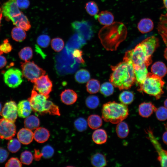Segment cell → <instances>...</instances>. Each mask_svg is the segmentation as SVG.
<instances>
[{
    "label": "cell",
    "mask_w": 167,
    "mask_h": 167,
    "mask_svg": "<svg viewBox=\"0 0 167 167\" xmlns=\"http://www.w3.org/2000/svg\"><path fill=\"white\" fill-rule=\"evenodd\" d=\"M127 33L126 28L123 23L114 22L101 28L99 32L98 36L106 49L113 50L125 39Z\"/></svg>",
    "instance_id": "1"
},
{
    "label": "cell",
    "mask_w": 167,
    "mask_h": 167,
    "mask_svg": "<svg viewBox=\"0 0 167 167\" xmlns=\"http://www.w3.org/2000/svg\"><path fill=\"white\" fill-rule=\"evenodd\" d=\"M112 72L109 81L120 90L128 89L135 81L134 69L131 62L123 61L116 65L111 66Z\"/></svg>",
    "instance_id": "2"
},
{
    "label": "cell",
    "mask_w": 167,
    "mask_h": 167,
    "mask_svg": "<svg viewBox=\"0 0 167 167\" xmlns=\"http://www.w3.org/2000/svg\"><path fill=\"white\" fill-rule=\"evenodd\" d=\"M17 0H9L2 6V14L8 21L11 20L17 27L27 31L31 28L28 18L19 10Z\"/></svg>",
    "instance_id": "3"
},
{
    "label": "cell",
    "mask_w": 167,
    "mask_h": 167,
    "mask_svg": "<svg viewBox=\"0 0 167 167\" xmlns=\"http://www.w3.org/2000/svg\"><path fill=\"white\" fill-rule=\"evenodd\" d=\"M102 117L106 122L116 124L122 122L129 115L127 106L115 101L107 102L103 105Z\"/></svg>",
    "instance_id": "4"
},
{
    "label": "cell",
    "mask_w": 167,
    "mask_h": 167,
    "mask_svg": "<svg viewBox=\"0 0 167 167\" xmlns=\"http://www.w3.org/2000/svg\"><path fill=\"white\" fill-rule=\"evenodd\" d=\"M49 97L41 94L32 90L31 96L28 99L32 110L40 114L49 113L51 115H60L58 106L48 100Z\"/></svg>",
    "instance_id": "5"
},
{
    "label": "cell",
    "mask_w": 167,
    "mask_h": 167,
    "mask_svg": "<svg viewBox=\"0 0 167 167\" xmlns=\"http://www.w3.org/2000/svg\"><path fill=\"white\" fill-rule=\"evenodd\" d=\"M152 56L141 42L134 49L126 53L123 61L131 62L134 70H136L144 66L148 67L152 62Z\"/></svg>",
    "instance_id": "6"
},
{
    "label": "cell",
    "mask_w": 167,
    "mask_h": 167,
    "mask_svg": "<svg viewBox=\"0 0 167 167\" xmlns=\"http://www.w3.org/2000/svg\"><path fill=\"white\" fill-rule=\"evenodd\" d=\"M165 83L162 78L149 72L144 82L140 85L138 91L154 96L158 100L164 93L163 88Z\"/></svg>",
    "instance_id": "7"
},
{
    "label": "cell",
    "mask_w": 167,
    "mask_h": 167,
    "mask_svg": "<svg viewBox=\"0 0 167 167\" xmlns=\"http://www.w3.org/2000/svg\"><path fill=\"white\" fill-rule=\"evenodd\" d=\"M21 67L23 76L33 83L36 79L44 75L46 73L33 62L28 61L21 62Z\"/></svg>",
    "instance_id": "8"
},
{
    "label": "cell",
    "mask_w": 167,
    "mask_h": 167,
    "mask_svg": "<svg viewBox=\"0 0 167 167\" xmlns=\"http://www.w3.org/2000/svg\"><path fill=\"white\" fill-rule=\"evenodd\" d=\"M22 72L18 68H11L5 73L4 79L5 84L9 87H17L23 81Z\"/></svg>",
    "instance_id": "9"
},
{
    "label": "cell",
    "mask_w": 167,
    "mask_h": 167,
    "mask_svg": "<svg viewBox=\"0 0 167 167\" xmlns=\"http://www.w3.org/2000/svg\"><path fill=\"white\" fill-rule=\"evenodd\" d=\"M147 138L151 142L158 154L157 160L162 167H167V151L164 149L150 128L145 131Z\"/></svg>",
    "instance_id": "10"
},
{
    "label": "cell",
    "mask_w": 167,
    "mask_h": 167,
    "mask_svg": "<svg viewBox=\"0 0 167 167\" xmlns=\"http://www.w3.org/2000/svg\"><path fill=\"white\" fill-rule=\"evenodd\" d=\"M71 27L74 31L85 39L90 40L93 36L92 25L87 21H75L72 23Z\"/></svg>",
    "instance_id": "11"
},
{
    "label": "cell",
    "mask_w": 167,
    "mask_h": 167,
    "mask_svg": "<svg viewBox=\"0 0 167 167\" xmlns=\"http://www.w3.org/2000/svg\"><path fill=\"white\" fill-rule=\"evenodd\" d=\"M33 83V90L45 96L49 97V94L52 91L53 84L47 75L41 76L36 79Z\"/></svg>",
    "instance_id": "12"
},
{
    "label": "cell",
    "mask_w": 167,
    "mask_h": 167,
    "mask_svg": "<svg viewBox=\"0 0 167 167\" xmlns=\"http://www.w3.org/2000/svg\"><path fill=\"white\" fill-rule=\"evenodd\" d=\"M16 126L14 122L2 118L0 119V138L10 140L15 135Z\"/></svg>",
    "instance_id": "13"
},
{
    "label": "cell",
    "mask_w": 167,
    "mask_h": 167,
    "mask_svg": "<svg viewBox=\"0 0 167 167\" xmlns=\"http://www.w3.org/2000/svg\"><path fill=\"white\" fill-rule=\"evenodd\" d=\"M3 118L15 122L18 116L17 106L13 101L6 102L0 112Z\"/></svg>",
    "instance_id": "14"
},
{
    "label": "cell",
    "mask_w": 167,
    "mask_h": 167,
    "mask_svg": "<svg viewBox=\"0 0 167 167\" xmlns=\"http://www.w3.org/2000/svg\"><path fill=\"white\" fill-rule=\"evenodd\" d=\"M157 31L167 46V13L160 15L157 27Z\"/></svg>",
    "instance_id": "15"
},
{
    "label": "cell",
    "mask_w": 167,
    "mask_h": 167,
    "mask_svg": "<svg viewBox=\"0 0 167 167\" xmlns=\"http://www.w3.org/2000/svg\"><path fill=\"white\" fill-rule=\"evenodd\" d=\"M17 113L19 117L25 118L31 114L32 109L29 102L28 100L20 101L17 106Z\"/></svg>",
    "instance_id": "16"
},
{
    "label": "cell",
    "mask_w": 167,
    "mask_h": 167,
    "mask_svg": "<svg viewBox=\"0 0 167 167\" xmlns=\"http://www.w3.org/2000/svg\"><path fill=\"white\" fill-rule=\"evenodd\" d=\"M141 42L144 45L149 54L151 56L160 45L158 38L153 36L148 37Z\"/></svg>",
    "instance_id": "17"
},
{
    "label": "cell",
    "mask_w": 167,
    "mask_h": 167,
    "mask_svg": "<svg viewBox=\"0 0 167 167\" xmlns=\"http://www.w3.org/2000/svg\"><path fill=\"white\" fill-rule=\"evenodd\" d=\"M17 138L21 143L23 144L28 145L32 141L33 133L32 131L27 128H22L18 131Z\"/></svg>",
    "instance_id": "18"
},
{
    "label": "cell",
    "mask_w": 167,
    "mask_h": 167,
    "mask_svg": "<svg viewBox=\"0 0 167 167\" xmlns=\"http://www.w3.org/2000/svg\"><path fill=\"white\" fill-rule=\"evenodd\" d=\"M62 102L67 105L74 103L77 101L78 96L73 90L66 89L62 91L60 95Z\"/></svg>",
    "instance_id": "19"
},
{
    "label": "cell",
    "mask_w": 167,
    "mask_h": 167,
    "mask_svg": "<svg viewBox=\"0 0 167 167\" xmlns=\"http://www.w3.org/2000/svg\"><path fill=\"white\" fill-rule=\"evenodd\" d=\"M157 108L151 102H144L140 104L139 106V113L140 116L143 118H148L155 112Z\"/></svg>",
    "instance_id": "20"
},
{
    "label": "cell",
    "mask_w": 167,
    "mask_h": 167,
    "mask_svg": "<svg viewBox=\"0 0 167 167\" xmlns=\"http://www.w3.org/2000/svg\"><path fill=\"white\" fill-rule=\"evenodd\" d=\"M99 23L104 26L109 25L113 22L114 17L113 14L107 11H102L95 16Z\"/></svg>",
    "instance_id": "21"
},
{
    "label": "cell",
    "mask_w": 167,
    "mask_h": 167,
    "mask_svg": "<svg viewBox=\"0 0 167 167\" xmlns=\"http://www.w3.org/2000/svg\"><path fill=\"white\" fill-rule=\"evenodd\" d=\"M49 131L43 127H38L35 129L33 133V137L37 142L42 143L46 141L49 138Z\"/></svg>",
    "instance_id": "22"
},
{
    "label": "cell",
    "mask_w": 167,
    "mask_h": 167,
    "mask_svg": "<svg viewBox=\"0 0 167 167\" xmlns=\"http://www.w3.org/2000/svg\"><path fill=\"white\" fill-rule=\"evenodd\" d=\"M152 73L162 78L167 73V67L165 64L161 61L155 62L151 67Z\"/></svg>",
    "instance_id": "23"
},
{
    "label": "cell",
    "mask_w": 167,
    "mask_h": 167,
    "mask_svg": "<svg viewBox=\"0 0 167 167\" xmlns=\"http://www.w3.org/2000/svg\"><path fill=\"white\" fill-rule=\"evenodd\" d=\"M154 23L152 19L148 18L141 19L138 23L137 28L142 33H145L151 31L154 28Z\"/></svg>",
    "instance_id": "24"
},
{
    "label": "cell",
    "mask_w": 167,
    "mask_h": 167,
    "mask_svg": "<svg viewBox=\"0 0 167 167\" xmlns=\"http://www.w3.org/2000/svg\"><path fill=\"white\" fill-rule=\"evenodd\" d=\"M92 139L93 142L97 144H101L105 143L107 139V135L105 131L102 129L95 131L92 135Z\"/></svg>",
    "instance_id": "25"
},
{
    "label": "cell",
    "mask_w": 167,
    "mask_h": 167,
    "mask_svg": "<svg viewBox=\"0 0 167 167\" xmlns=\"http://www.w3.org/2000/svg\"><path fill=\"white\" fill-rule=\"evenodd\" d=\"M91 162L92 165L95 167L105 166L107 163L105 156L100 153H96L92 156Z\"/></svg>",
    "instance_id": "26"
},
{
    "label": "cell",
    "mask_w": 167,
    "mask_h": 167,
    "mask_svg": "<svg viewBox=\"0 0 167 167\" xmlns=\"http://www.w3.org/2000/svg\"><path fill=\"white\" fill-rule=\"evenodd\" d=\"M24 126L31 130L36 129L39 127L40 124L39 119L34 115H29L24 121Z\"/></svg>",
    "instance_id": "27"
},
{
    "label": "cell",
    "mask_w": 167,
    "mask_h": 167,
    "mask_svg": "<svg viewBox=\"0 0 167 167\" xmlns=\"http://www.w3.org/2000/svg\"><path fill=\"white\" fill-rule=\"evenodd\" d=\"M87 123L90 128L95 130L98 129L102 126V120L99 116L92 114L88 117Z\"/></svg>",
    "instance_id": "28"
},
{
    "label": "cell",
    "mask_w": 167,
    "mask_h": 167,
    "mask_svg": "<svg viewBox=\"0 0 167 167\" xmlns=\"http://www.w3.org/2000/svg\"><path fill=\"white\" fill-rule=\"evenodd\" d=\"M11 33L12 39L16 41L22 42L26 38V34L25 30L17 26L12 29Z\"/></svg>",
    "instance_id": "29"
},
{
    "label": "cell",
    "mask_w": 167,
    "mask_h": 167,
    "mask_svg": "<svg viewBox=\"0 0 167 167\" xmlns=\"http://www.w3.org/2000/svg\"><path fill=\"white\" fill-rule=\"evenodd\" d=\"M148 67L144 66L134 70L135 81L140 85L144 82L148 74Z\"/></svg>",
    "instance_id": "30"
},
{
    "label": "cell",
    "mask_w": 167,
    "mask_h": 167,
    "mask_svg": "<svg viewBox=\"0 0 167 167\" xmlns=\"http://www.w3.org/2000/svg\"><path fill=\"white\" fill-rule=\"evenodd\" d=\"M116 132L118 136L122 139L126 137L129 133V129L127 124L125 122H121L116 127Z\"/></svg>",
    "instance_id": "31"
},
{
    "label": "cell",
    "mask_w": 167,
    "mask_h": 167,
    "mask_svg": "<svg viewBox=\"0 0 167 167\" xmlns=\"http://www.w3.org/2000/svg\"><path fill=\"white\" fill-rule=\"evenodd\" d=\"M90 78L89 72L86 70L81 69L78 71L75 75V79L78 82L84 83L88 82Z\"/></svg>",
    "instance_id": "32"
},
{
    "label": "cell",
    "mask_w": 167,
    "mask_h": 167,
    "mask_svg": "<svg viewBox=\"0 0 167 167\" xmlns=\"http://www.w3.org/2000/svg\"><path fill=\"white\" fill-rule=\"evenodd\" d=\"M87 92L90 94H94L97 92L100 89V82L97 80L92 79L88 81L86 84Z\"/></svg>",
    "instance_id": "33"
},
{
    "label": "cell",
    "mask_w": 167,
    "mask_h": 167,
    "mask_svg": "<svg viewBox=\"0 0 167 167\" xmlns=\"http://www.w3.org/2000/svg\"><path fill=\"white\" fill-rule=\"evenodd\" d=\"M134 95L131 91H125L120 94L119 99L122 104L127 105L131 104L133 101Z\"/></svg>",
    "instance_id": "34"
},
{
    "label": "cell",
    "mask_w": 167,
    "mask_h": 167,
    "mask_svg": "<svg viewBox=\"0 0 167 167\" xmlns=\"http://www.w3.org/2000/svg\"><path fill=\"white\" fill-rule=\"evenodd\" d=\"M19 58L22 60L28 61L31 59L33 56L32 49L30 47H26L22 49L19 53Z\"/></svg>",
    "instance_id": "35"
},
{
    "label": "cell",
    "mask_w": 167,
    "mask_h": 167,
    "mask_svg": "<svg viewBox=\"0 0 167 167\" xmlns=\"http://www.w3.org/2000/svg\"><path fill=\"white\" fill-rule=\"evenodd\" d=\"M85 8L88 13L91 16H95L99 12L98 6L94 1L87 2L86 4Z\"/></svg>",
    "instance_id": "36"
},
{
    "label": "cell",
    "mask_w": 167,
    "mask_h": 167,
    "mask_svg": "<svg viewBox=\"0 0 167 167\" xmlns=\"http://www.w3.org/2000/svg\"><path fill=\"white\" fill-rule=\"evenodd\" d=\"M101 93L104 96H107L113 93L114 88L113 84L110 83L106 82L103 83L100 87Z\"/></svg>",
    "instance_id": "37"
},
{
    "label": "cell",
    "mask_w": 167,
    "mask_h": 167,
    "mask_svg": "<svg viewBox=\"0 0 167 167\" xmlns=\"http://www.w3.org/2000/svg\"><path fill=\"white\" fill-rule=\"evenodd\" d=\"M21 143L18 139H11L7 143V148L8 150L12 153H16L21 148Z\"/></svg>",
    "instance_id": "38"
},
{
    "label": "cell",
    "mask_w": 167,
    "mask_h": 167,
    "mask_svg": "<svg viewBox=\"0 0 167 167\" xmlns=\"http://www.w3.org/2000/svg\"><path fill=\"white\" fill-rule=\"evenodd\" d=\"M99 100L96 96L91 95L88 97L85 101L86 106L91 109L96 108L99 104Z\"/></svg>",
    "instance_id": "39"
},
{
    "label": "cell",
    "mask_w": 167,
    "mask_h": 167,
    "mask_svg": "<svg viewBox=\"0 0 167 167\" xmlns=\"http://www.w3.org/2000/svg\"><path fill=\"white\" fill-rule=\"evenodd\" d=\"M51 43L52 48L56 52L61 51L64 46L63 40L59 37H56L52 39Z\"/></svg>",
    "instance_id": "40"
},
{
    "label": "cell",
    "mask_w": 167,
    "mask_h": 167,
    "mask_svg": "<svg viewBox=\"0 0 167 167\" xmlns=\"http://www.w3.org/2000/svg\"><path fill=\"white\" fill-rule=\"evenodd\" d=\"M74 126L76 129L79 132L86 130L87 128L88 123L83 118H79L74 122Z\"/></svg>",
    "instance_id": "41"
},
{
    "label": "cell",
    "mask_w": 167,
    "mask_h": 167,
    "mask_svg": "<svg viewBox=\"0 0 167 167\" xmlns=\"http://www.w3.org/2000/svg\"><path fill=\"white\" fill-rule=\"evenodd\" d=\"M20 159L21 162L23 164L29 165L32 163L33 157L30 152L25 151L21 153Z\"/></svg>",
    "instance_id": "42"
},
{
    "label": "cell",
    "mask_w": 167,
    "mask_h": 167,
    "mask_svg": "<svg viewBox=\"0 0 167 167\" xmlns=\"http://www.w3.org/2000/svg\"><path fill=\"white\" fill-rule=\"evenodd\" d=\"M50 41V37L48 35L42 34L37 37V43L41 47L45 48L49 46Z\"/></svg>",
    "instance_id": "43"
},
{
    "label": "cell",
    "mask_w": 167,
    "mask_h": 167,
    "mask_svg": "<svg viewBox=\"0 0 167 167\" xmlns=\"http://www.w3.org/2000/svg\"><path fill=\"white\" fill-rule=\"evenodd\" d=\"M157 119L161 121L167 119V109L165 107L161 106L157 108L155 111Z\"/></svg>",
    "instance_id": "44"
},
{
    "label": "cell",
    "mask_w": 167,
    "mask_h": 167,
    "mask_svg": "<svg viewBox=\"0 0 167 167\" xmlns=\"http://www.w3.org/2000/svg\"><path fill=\"white\" fill-rule=\"evenodd\" d=\"M54 153V148L51 146L47 145L42 149L41 153L42 156L46 159H48L52 156Z\"/></svg>",
    "instance_id": "45"
},
{
    "label": "cell",
    "mask_w": 167,
    "mask_h": 167,
    "mask_svg": "<svg viewBox=\"0 0 167 167\" xmlns=\"http://www.w3.org/2000/svg\"><path fill=\"white\" fill-rule=\"evenodd\" d=\"M22 166L21 162L18 158L16 157H11L10 158L5 165V166L6 167H21Z\"/></svg>",
    "instance_id": "46"
},
{
    "label": "cell",
    "mask_w": 167,
    "mask_h": 167,
    "mask_svg": "<svg viewBox=\"0 0 167 167\" xmlns=\"http://www.w3.org/2000/svg\"><path fill=\"white\" fill-rule=\"evenodd\" d=\"M82 51L79 49H75L73 51L72 55L76 61L79 63L84 64V61L82 57Z\"/></svg>",
    "instance_id": "47"
},
{
    "label": "cell",
    "mask_w": 167,
    "mask_h": 167,
    "mask_svg": "<svg viewBox=\"0 0 167 167\" xmlns=\"http://www.w3.org/2000/svg\"><path fill=\"white\" fill-rule=\"evenodd\" d=\"M0 48L1 50L5 53L10 52L12 49V46L9 43L8 39L5 40L0 45Z\"/></svg>",
    "instance_id": "48"
},
{
    "label": "cell",
    "mask_w": 167,
    "mask_h": 167,
    "mask_svg": "<svg viewBox=\"0 0 167 167\" xmlns=\"http://www.w3.org/2000/svg\"><path fill=\"white\" fill-rule=\"evenodd\" d=\"M16 3L19 8L25 9L29 6L30 2L29 0H17Z\"/></svg>",
    "instance_id": "49"
},
{
    "label": "cell",
    "mask_w": 167,
    "mask_h": 167,
    "mask_svg": "<svg viewBox=\"0 0 167 167\" xmlns=\"http://www.w3.org/2000/svg\"><path fill=\"white\" fill-rule=\"evenodd\" d=\"M8 151L2 147H0V163L4 162L9 156Z\"/></svg>",
    "instance_id": "50"
},
{
    "label": "cell",
    "mask_w": 167,
    "mask_h": 167,
    "mask_svg": "<svg viewBox=\"0 0 167 167\" xmlns=\"http://www.w3.org/2000/svg\"><path fill=\"white\" fill-rule=\"evenodd\" d=\"M6 64V58L0 55V69L3 67Z\"/></svg>",
    "instance_id": "51"
},
{
    "label": "cell",
    "mask_w": 167,
    "mask_h": 167,
    "mask_svg": "<svg viewBox=\"0 0 167 167\" xmlns=\"http://www.w3.org/2000/svg\"><path fill=\"white\" fill-rule=\"evenodd\" d=\"M34 155V158L36 161H38L40 160L42 156L41 152H40L38 150L35 149Z\"/></svg>",
    "instance_id": "52"
},
{
    "label": "cell",
    "mask_w": 167,
    "mask_h": 167,
    "mask_svg": "<svg viewBox=\"0 0 167 167\" xmlns=\"http://www.w3.org/2000/svg\"><path fill=\"white\" fill-rule=\"evenodd\" d=\"M162 139L164 142L167 145V131L164 133L162 136Z\"/></svg>",
    "instance_id": "53"
},
{
    "label": "cell",
    "mask_w": 167,
    "mask_h": 167,
    "mask_svg": "<svg viewBox=\"0 0 167 167\" xmlns=\"http://www.w3.org/2000/svg\"><path fill=\"white\" fill-rule=\"evenodd\" d=\"M164 55L165 59L167 60V47L164 50Z\"/></svg>",
    "instance_id": "54"
},
{
    "label": "cell",
    "mask_w": 167,
    "mask_h": 167,
    "mask_svg": "<svg viewBox=\"0 0 167 167\" xmlns=\"http://www.w3.org/2000/svg\"><path fill=\"white\" fill-rule=\"evenodd\" d=\"M164 7L167 9V0H163Z\"/></svg>",
    "instance_id": "55"
},
{
    "label": "cell",
    "mask_w": 167,
    "mask_h": 167,
    "mask_svg": "<svg viewBox=\"0 0 167 167\" xmlns=\"http://www.w3.org/2000/svg\"><path fill=\"white\" fill-rule=\"evenodd\" d=\"M2 10L0 8V24H1V19L2 18Z\"/></svg>",
    "instance_id": "56"
},
{
    "label": "cell",
    "mask_w": 167,
    "mask_h": 167,
    "mask_svg": "<svg viewBox=\"0 0 167 167\" xmlns=\"http://www.w3.org/2000/svg\"><path fill=\"white\" fill-rule=\"evenodd\" d=\"M164 105L165 107L167 109V98L164 102Z\"/></svg>",
    "instance_id": "57"
},
{
    "label": "cell",
    "mask_w": 167,
    "mask_h": 167,
    "mask_svg": "<svg viewBox=\"0 0 167 167\" xmlns=\"http://www.w3.org/2000/svg\"><path fill=\"white\" fill-rule=\"evenodd\" d=\"M165 129L166 131H167V122L165 124Z\"/></svg>",
    "instance_id": "58"
},
{
    "label": "cell",
    "mask_w": 167,
    "mask_h": 167,
    "mask_svg": "<svg viewBox=\"0 0 167 167\" xmlns=\"http://www.w3.org/2000/svg\"><path fill=\"white\" fill-rule=\"evenodd\" d=\"M2 108V105L0 103V112L1 111Z\"/></svg>",
    "instance_id": "59"
},
{
    "label": "cell",
    "mask_w": 167,
    "mask_h": 167,
    "mask_svg": "<svg viewBox=\"0 0 167 167\" xmlns=\"http://www.w3.org/2000/svg\"><path fill=\"white\" fill-rule=\"evenodd\" d=\"M3 53L1 50L0 48V55H1V54H2Z\"/></svg>",
    "instance_id": "60"
},
{
    "label": "cell",
    "mask_w": 167,
    "mask_h": 167,
    "mask_svg": "<svg viewBox=\"0 0 167 167\" xmlns=\"http://www.w3.org/2000/svg\"></svg>",
    "instance_id": "61"
}]
</instances>
